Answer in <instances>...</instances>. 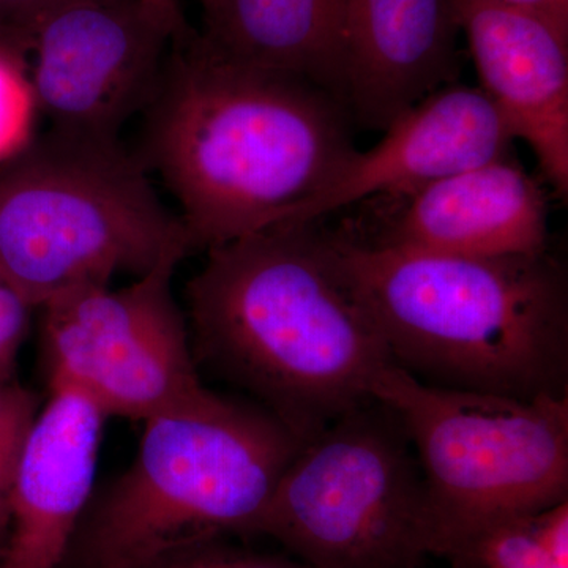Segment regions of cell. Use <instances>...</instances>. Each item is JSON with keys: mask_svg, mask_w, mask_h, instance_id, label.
<instances>
[{"mask_svg": "<svg viewBox=\"0 0 568 568\" xmlns=\"http://www.w3.org/2000/svg\"><path fill=\"white\" fill-rule=\"evenodd\" d=\"M170 41L173 33L138 0L65 3L29 44L40 112L59 132L119 140L159 91Z\"/></svg>", "mask_w": 568, "mask_h": 568, "instance_id": "9", "label": "cell"}, {"mask_svg": "<svg viewBox=\"0 0 568 568\" xmlns=\"http://www.w3.org/2000/svg\"><path fill=\"white\" fill-rule=\"evenodd\" d=\"M369 151L345 166L290 224L316 223L369 197H413L426 186L508 155L514 136L487 95L448 84L396 119Z\"/></svg>", "mask_w": 568, "mask_h": 568, "instance_id": "10", "label": "cell"}, {"mask_svg": "<svg viewBox=\"0 0 568 568\" xmlns=\"http://www.w3.org/2000/svg\"><path fill=\"white\" fill-rule=\"evenodd\" d=\"M328 239L396 368L447 390L568 396V283L548 250L469 257Z\"/></svg>", "mask_w": 568, "mask_h": 568, "instance_id": "3", "label": "cell"}, {"mask_svg": "<svg viewBox=\"0 0 568 568\" xmlns=\"http://www.w3.org/2000/svg\"><path fill=\"white\" fill-rule=\"evenodd\" d=\"M37 413L39 398L33 392L14 379L0 384V558L9 537L11 488L18 459Z\"/></svg>", "mask_w": 568, "mask_h": 568, "instance_id": "17", "label": "cell"}, {"mask_svg": "<svg viewBox=\"0 0 568 568\" xmlns=\"http://www.w3.org/2000/svg\"><path fill=\"white\" fill-rule=\"evenodd\" d=\"M186 284L197 368L244 388L302 443L373 396L386 342L315 223L205 250Z\"/></svg>", "mask_w": 568, "mask_h": 568, "instance_id": "2", "label": "cell"}, {"mask_svg": "<svg viewBox=\"0 0 568 568\" xmlns=\"http://www.w3.org/2000/svg\"><path fill=\"white\" fill-rule=\"evenodd\" d=\"M342 9L343 0H209L200 37L231 61L301 78L343 103Z\"/></svg>", "mask_w": 568, "mask_h": 568, "instance_id": "15", "label": "cell"}, {"mask_svg": "<svg viewBox=\"0 0 568 568\" xmlns=\"http://www.w3.org/2000/svg\"><path fill=\"white\" fill-rule=\"evenodd\" d=\"M144 424L136 458L85 529L89 568H151L223 534L252 536L305 446L257 403L209 388Z\"/></svg>", "mask_w": 568, "mask_h": 568, "instance_id": "4", "label": "cell"}, {"mask_svg": "<svg viewBox=\"0 0 568 568\" xmlns=\"http://www.w3.org/2000/svg\"><path fill=\"white\" fill-rule=\"evenodd\" d=\"M173 44L138 156L181 204L190 252L286 226L357 151L345 104L197 33Z\"/></svg>", "mask_w": 568, "mask_h": 568, "instance_id": "1", "label": "cell"}, {"mask_svg": "<svg viewBox=\"0 0 568 568\" xmlns=\"http://www.w3.org/2000/svg\"><path fill=\"white\" fill-rule=\"evenodd\" d=\"M0 43L11 44V47L18 48V50H21L22 52H26L24 50H22L20 44H18L17 41L11 39L9 33L3 32L2 29H0ZM26 54H28V52H26Z\"/></svg>", "mask_w": 568, "mask_h": 568, "instance_id": "24", "label": "cell"}, {"mask_svg": "<svg viewBox=\"0 0 568 568\" xmlns=\"http://www.w3.org/2000/svg\"><path fill=\"white\" fill-rule=\"evenodd\" d=\"M32 310L0 276V384L13 381L18 351L28 334Z\"/></svg>", "mask_w": 568, "mask_h": 568, "instance_id": "20", "label": "cell"}, {"mask_svg": "<svg viewBox=\"0 0 568 568\" xmlns=\"http://www.w3.org/2000/svg\"><path fill=\"white\" fill-rule=\"evenodd\" d=\"M145 9L152 11L160 21L173 33L174 40L189 36L190 29L183 18L181 0H138Z\"/></svg>", "mask_w": 568, "mask_h": 568, "instance_id": "23", "label": "cell"}, {"mask_svg": "<svg viewBox=\"0 0 568 568\" xmlns=\"http://www.w3.org/2000/svg\"><path fill=\"white\" fill-rule=\"evenodd\" d=\"M532 517L511 519L488 530L474 548L470 567L568 568V556L552 555L540 544Z\"/></svg>", "mask_w": 568, "mask_h": 568, "instance_id": "18", "label": "cell"}, {"mask_svg": "<svg viewBox=\"0 0 568 568\" xmlns=\"http://www.w3.org/2000/svg\"><path fill=\"white\" fill-rule=\"evenodd\" d=\"M499 2L536 13L568 32V0H499Z\"/></svg>", "mask_w": 568, "mask_h": 568, "instance_id": "22", "label": "cell"}, {"mask_svg": "<svg viewBox=\"0 0 568 568\" xmlns=\"http://www.w3.org/2000/svg\"><path fill=\"white\" fill-rule=\"evenodd\" d=\"M22 444L0 568H59L91 500L106 414L54 384Z\"/></svg>", "mask_w": 568, "mask_h": 568, "instance_id": "13", "label": "cell"}, {"mask_svg": "<svg viewBox=\"0 0 568 568\" xmlns=\"http://www.w3.org/2000/svg\"><path fill=\"white\" fill-rule=\"evenodd\" d=\"M200 2H201V6H203V7H204V6H205V3H207V2H209V0H200Z\"/></svg>", "mask_w": 568, "mask_h": 568, "instance_id": "25", "label": "cell"}, {"mask_svg": "<svg viewBox=\"0 0 568 568\" xmlns=\"http://www.w3.org/2000/svg\"><path fill=\"white\" fill-rule=\"evenodd\" d=\"M151 568H312L302 560L282 558L275 555L244 551L220 544L205 541L197 547L185 549L173 558L162 560Z\"/></svg>", "mask_w": 568, "mask_h": 568, "instance_id": "19", "label": "cell"}, {"mask_svg": "<svg viewBox=\"0 0 568 568\" xmlns=\"http://www.w3.org/2000/svg\"><path fill=\"white\" fill-rule=\"evenodd\" d=\"M373 396L402 417L435 521L437 556L470 567L488 530L568 500V396L532 402L447 390L395 365Z\"/></svg>", "mask_w": 568, "mask_h": 568, "instance_id": "6", "label": "cell"}, {"mask_svg": "<svg viewBox=\"0 0 568 568\" xmlns=\"http://www.w3.org/2000/svg\"><path fill=\"white\" fill-rule=\"evenodd\" d=\"M26 55L0 43V164L20 155L36 140L40 110Z\"/></svg>", "mask_w": 568, "mask_h": 568, "instance_id": "16", "label": "cell"}, {"mask_svg": "<svg viewBox=\"0 0 568 568\" xmlns=\"http://www.w3.org/2000/svg\"><path fill=\"white\" fill-rule=\"evenodd\" d=\"M383 242L452 256L544 253L547 197L517 162L503 156L414 194Z\"/></svg>", "mask_w": 568, "mask_h": 568, "instance_id": "14", "label": "cell"}, {"mask_svg": "<svg viewBox=\"0 0 568 568\" xmlns=\"http://www.w3.org/2000/svg\"><path fill=\"white\" fill-rule=\"evenodd\" d=\"M454 0H343V103L351 121L383 130L457 82Z\"/></svg>", "mask_w": 568, "mask_h": 568, "instance_id": "12", "label": "cell"}, {"mask_svg": "<svg viewBox=\"0 0 568 568\" xmlns=\"http://www.w3.org/2000/svg\"><path fill=\"white\" fill-rule=\"evenodd\" d=\"M183 257L168 254L123 290L78 287L41 306L50 386L78 388L106 417L142 422L203 394L186 317L173 294Z\"/></svg>", "mask_w": 568, "mask_h": 568, "instance_id": "8", "label": "cell"}, {"mask_svg": "<svg viewBox=\"0 0 568 568\" xmlns=\"http://www.w3.org/2000/svg\"><path fill=\"white\" fill-rule=\"evenodd\" d=\"M190 253L181 216L121 140L51 129L0 164V276L32 308Z\"/></svg>", "mask_w": 568, "mask_h": 568, "instance_id": "5", "label": "cell"}, {"mask_svg": "<svg viewBox=\"0 0 568 568\" xmlns=\"http://www.w3.org/2000/svg\"><path fill=\"white\" fill-rule=\"evenodd\" d=\"M252 536L312 568H418L437 556L424 470L394 407L369 399L306 443Z\"/></svg>", "mask_w": 568, "mask_h": 568, "instance_id": "7", "label": "cell"}, {"mask_svg": "<svg viewBox=\"0 0 568 568\" xmlns=\"http://www.w3.org/2000/svg\"><path fill=\"white\" fill-rule=\"evenodd\" d=\"M480 91L568 197V32L499 0H454Z\"/></svg>", "mask_w": 568, "mask_h": 568, "instance_id": "11", "label": "cell"}, {"mask_svg": "<svg viewBox=\"0 0 568 568\" xmlns=\"http://www.w3.org/2000/svg\"><path fill=\"white\" fill-rule=\"evenodd\" d=\"M73 0H0V29L28 52L31 37L48 14Z\"/></svg>", "mask_w": 568, "mask_h": 568, "instance_id": "21", "label": "cell"}]
</instances>
